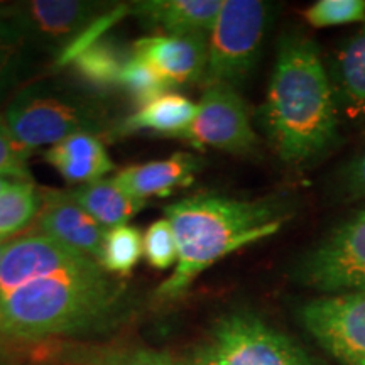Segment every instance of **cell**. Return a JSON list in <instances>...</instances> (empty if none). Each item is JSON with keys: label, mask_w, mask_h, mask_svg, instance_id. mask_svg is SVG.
Segmentation results:
<instances>
[{"label": "cell", "mask_w": 365, "mask_h": 365, "mask_svg": "<svg viewBox=\"0 0 365 365\" xmlns=\"http://www.w3.org/2000/svg\"><path fill=\"white\" fill-rule=\"evenodd\" d=\"M198 110V103L180 93H166L154 102L140 107L118 125L115 132L122 135L153 132V134L175 137L188 129Z\"/></svg>", "instance_id": "d6986e66"}, {"label": "cell", "mask_w": 365, "mask_h": 365, "mask_svg": "<svg viewBox=\"0 0 365 365\" xmlns=\"http://www.w3.org/2000/svg\"><path fill=\"white\" fill-rule=\"evenodd\" d=\"M340 191L349 202H365V145L340 171Z\"/></svg>", "instance_id": "4316f807"}, {"label": "cell", "mask_w": 365, "mask_h": 365, "mask_svg": "<svg viewBox=\"0 0 365 365\" xmlns=\"http://www.w3.org/2000/svg\"><path fill=\"white\" fill-rule=\"evenodd\" d=\"M100 264L43 234L7 242L0 259V301L29 282L61 272H80Z\"/></svg>", "instance_id": "30bf717a"}, {"label": "cell", "mask_w": 365, "mask_h": 365, "mask_svg": "<svg viewBox=\"0 0 365 365\" xmlns=\"http://www.w3.org/2000/svg\"><path fill=\"white\" fill-rule=\"evenodd\" d=\"M130 54L113 41L95 39L80 46L76 51L66 54L65 58L75 71L76 78L83 81L88 88L98 93H108L120 88L122 71Z\"/></svg>", "instance_id": "ac0fdd59"}, {"label": "cell", "mask_w": 365, "mask_h": 365, "mask_svg": "<svg viewBox=\"0 0 365 365\" xmlns=\"http://www.w3.org/2000/svg\"><path fill=\"white\" fill-rule=\"evenodd\" d=\"M202 354L215 365H322L289 336L247 312L218 319Z\"/></svg>", "instance_id": "8992f818"}, {"label": "cell", "mask_w": 365, "mask_h": 365, "mask_svg": "<svg viewBox=\"0 0 365 365\" xmlns=\"http://www.w3.org/2000/svg\"><path fill=\"white\" fill-rule=\"evenodd\" d=\"M122 296L124 286L102 266L44 277L0 301V335L43 340L90 330L117 313Z\"/></svg>", "instance_id": "3957f363"}, {"label": "cell", "mask_w": 365, "mask_h": 365, "mask_svg": "<svg viewBox=\"0 0 365 365\" xmlns=\"http://www.w3.org/2000/svg\"><path fill=\"white\" fill-rule=\"evenodd\" d=\"M173 85L154 70L145 59L132 51L127 59L120 78V90H124L137 107H144L163 95L171 93Z\"/></svg>", "instance_id": "603a6c76"}, {"label": "cell", "mask_w": 365, "mask_h": 365, "mask_svg": "<svg viewBox=\"0 0 365 365\" xmlns=\"http://www.w3.org/2000/svg\"><path fill=\"white\" fill-rule=\"evenodd\" d=\"M29 153L17 144L6 115L0 113V178H9L14 181H31V173L27 168Z\"/></svg>", "instance_id": "484cf974"}, {"label": "cell", "mask_w": 365, "mask_h": 365, "mask_svg": "<svg viewBox=\"0 0 365 365\" xmlns=\"http://www.w3.org/2000/svg\"><path fill=\"white\" fill-rule=\"evenodd\" d=\"M296 279L323 294L365 291V207L333 227L299 259Z\"/></svg>", "instance_id": "52a82bcc"}, {"label": "cell", "mask_w": 365, "mask_h": 365, "mask_svg": "<svg viewBox=\"0 0 365 365\" xmlns=\"http://www.w3.org/2000/svg\"><path fill=\"white\" fill-rule=\"evenodd\" d=\"M190 365H215V364H213L212 360L207 357V355H203L202 350H200V352L196 354V357L193 359V362H191Z\"/></svg>", "instance_id": "4dcf8cb0"}, {"label": "cell", "mask_w": 365, "mask_h": 365, "mask_svg": "<svg viewBox=\"0 0 365 365\" xmlns=\"http://www.w3.org/2000/svg\"><path fill=\"white\" fill-rule=\"evenodd\" d=\"M93 365H176L170 355L149 349L115 350L103 354Z\"/></svg>", "instance_id": "83f0119b"}, {"label": "cell", "mask_w": 365, "mask_h": 365, "mask_svg": "<svg viewBox=\"0 0 365 365\" xmlns=\"http://www.w3.org/2000/svg\"><path fill=\"white\" fill-rule=\"evenodd\" d=\"M223 0H145L132 4L135 16L161 27L166 34L208 36Z\"/></svg>", "instance_id": "2e32d148"}, {"label": "cell", "mask_w": 365, "mask_h": 365, "mask_svg": "<svg viewBox=\"0 0 365 365\" xmlns=\"http://www.w3.org/2000/svg\"><path fill=\"white\" fill-rule=\"evenodd\" d=\"M144 257L150 267L166 271L178 262L175 230L166 217L150 223L144 234Z\"/></svg>", "instance_id": "d4e9b609"}, {"label": "cell", "mask_w": 365, "mask_h": 365, "mask_svg": "<svg viewBox=\"0 0 365 365\" xmlns=\"http://www.w3.org/2000/svg\"><path fill=\"white\" fill-rule=\"evenodd\" d=\"M22 48L24 44L0 43V91L6 90L16 80L24 61Z\"/></svg>", "instance_id": "f1b7e54d"}, {"label": "cell", "mask_w": 365, "mask_h": 365, "mask_svg": "<svg viewBox=\"0 0 365 365\" xmlns=\"http://www.w3.org/2000/svg\"><path fill=\"white\" fill-rule=\"evenodd\" d=\"M6 245H7V242H0V259H2L4 250H6Z\"/></svg>", "instance_id": "d6a6232c"}, {"label": "cell", "mask_w": 365, "mask_h": 365, "mask_svg": "<svg viewBox=\"0 0 365 365\" xmlns=\"http://www.w3.org/2000/svg\"><path fill=\"white\" fill-rule=\"evenodd\" d=\"M303 17L317 29L365 24V0H318L304 9Z\"/></svg>", "instance_id": "cb8c5ba5"}, {"label": "cell", "mask_w": 365, "mask_h": 365, "mask_svg": "<svg viewBox=\"0 0 365 365\" xmlns=\"http://www.w3.org/2000/svg\"><path fill=\"white\" fill-rule=\"evenodd\" d=\"M108 12L107 4L85 0H31L12 4V17L22 41H33L43 46L76 43L85 36L91 24H97L100 16ZM65 49V48H63Z\"/></svg>", "instance_id": "8fae6325"}, {"label": "cell", "mask_w": 365, "mask_h": 365, "mask_svg": "<svg viewBox=\"0 0 365 365\" xmlns=\"http://www.w3.org/2000/svg\"><path fill=\"white\" fill-rule=\"evenodd\" d=\"M299 322L341 365H365V291L309 299Z\"/></svg>", "instance_id": "ba28073f"}, {"label": "cell", "mask_w": 365, "mask_h": 365, "mask_svg": "<svg viewBox=\"0 0 365 365\" xmlns=\"http://www.w3.org/2000/svg\"><path fill=\"white\" fill-rule=\"evenodd\" d=\"M132 51L173 86L203 81L208 61V36L156 34L137 39Z\"/></svg>", "instance_id": "4fadbf2b"}, {"label": "cell", "mask_w": 365, "mask_h": 365, "mask_svg": "<svg viewBox=\"0 0 365 365\" xmlns=\"http://www.w3.org/2000/svg\"><path fill=\"white\" fill-rule=\"evenodd\" d=\"M44 159L68 182L90 185L115 170L102 140L95 134H75L51 145Z\"/></svg>", "instance_id": "e0dca14e"}, {"label": "cell", "mask_w": 365, "mask_h": 365, "mask_svg": "<svg viewBox=\"0 0 365 365\" xmlns=\"http://www.w3.org/2000/svg\"><path fill=\"white\" fill-rule=\"evenodd\" d=\"M0 43L24 44L12 17V4L0 2Z\"/></svg>", "instance_id": "f546056e"}, {"label": "cell", "mask_w": 365, "mask_h": 365, "mask_svg": "<svg viewBox=\"0 0 365 365\" xmlns=\"http://www.w3.org/2000/svg\"><path fill=\"white\" fill-rule=\"evenodd\" d=\"M14 180H9V178H0V196H2L6 191L14 185Z\"/></svg>", "instance_id": "1f68e13d"}, {"label": "cell", "mask_w": 365, "mask_h": 365, "mask_svg": "<svg viewBox=\"0 0 365 365\" xmlns=\"http://www.w3.org/2000/svg\"><path fill=\"white\" fill-rule=\"evenodd\" d=\"M164 213L175 230L178 262L158 294L176 299L220 259L276 234L289 217V208L279 198L196 195L168 205Z\"/></svg>", "instance_id": "7a4b0ae2"}, {"label": "cell", "mask_w": 365, "mask_h": 365, "mask_svg": "<svg viewBox=\"0 0 365 365\" xmlns=\"http://www.w3.org/2000/svg\"><path fill=\"white\" fill-rule=\"evenodd\" d=\"M196 149H218L232 154L254 153L259 145L245 100L234 86H207L188 129L178 135Z\"/></svg>", "instance_id": "9c48e42d"}, {"label": "cell", "mask_w": 365, "mask_h": 365, "mask_svg": "<svg viewBox=\"0 0 365 365\" xmlns=\"http://www.w3.org/2000/svg\"><path fill=\"white\" fill-rule=\"evenodd\" d=\"M202 170V159L190 153H175L159 161L129 166L115 175V181L127 193L139 200L153 196L166 198L178 190L186 188Z\"/></svg>", "instance_id": "9a60e30c"}, {"label": "cell", "mask_w": 365, "mask_h": 365, "mask_svg": "<svg viewBox=\"0 0 365 365\" xmlns=\"http://www.w3.org/2000/svg\"><path fill=\"white\" fill-rule=\"evenodd\" d=\"M328 76L340 117L365 124V24L333 53Z\"/></svg>", "instance_id": "5bb4252c"}, {"label": "cell", "mask_w": 365, "mask_h": 365, "mask_svg": "<svg viewBox=\"0 0 365 365\" xmlns=\"http://www.w3.org/2000/svg\"><path fill=\"white\" fill-rule=\"evenodd\" d=\"M271 4L261 0H223L208 34V61L203 85L237 88L257 65L271 22Z\"/></svg>", "instance_id": "5b68a950"}, {"label": "cell", "mask_w": 365, "mask_h": 365, "mask_svg": "<svg viewBox=\"0 0 365 365\" xmlns=\"http://www.w3.org/2000/svg\"><path fill=\"white\" fill-rule=\"evenodd\" d=\"M38 225L43 235L100 264L107 228L81 208L70 193L48 191L43 196Z\"/></svg>", "instance_id": "7c38bea8"}, {"label": "cell", "mask_w": 365, "mask_h": 365, "mask_svg": "<svg viewBox=\"0 0 365 365\" xmlns=\"http://www.w3.org/2000/svg\"><path fill=\"white\" fill-rule=\"evenodd\" d=\"M43 195L31 181H16L0 196V242L16 235L39 215Z\"/></svg>", "instance_id": "44dd1931"}, {"label": "cell", "mask_w": 365, "mask_h": 365, "mask_svg": "<svg viewBox=\"0 0 365 365\" xmlns=\"http://www.w3.org/2000/svg\"><path fill=\"white\" fill-rule=\"evenodd\" d=\"M259 122L277 158L296 166L327 153L339 139L340 113L328 68L307 36L286 34L277 44Z\"/></svg>", "instance_id": "6da1fadb"}, {"label": "cell", "mask_w": 365, "mask_h": 365, "mask_svg": "<svg viewBox=\"0 0 365 365\" xmlns=\"http://www.w3.org/2000/svg\"><path fill=\"white\" fill-rule=\"evenodd\" d=\"M6 120L17 144L31 154L75 134H95L102 125V112L70 91L27 86L7 107Z\"/></svg>", "instance_id": "277c9868"}, {"label": "cell", "mask_w": 365, "mask_h": 365, "mask_svg": "<svg viewBox=\"0 0 365 365\" xmlns=\"http://www.w3.org/2000/svg\"><path fill=\"white\" fill-rule=\"evenodd\" d=\"M144 255V235L134 225L108 228L105 235L100 266L107 272L129 276Z\"/></svg>", "instance_id": "7402d4cb"}, {"label": "cell", "mask_w": 365, "mask_h": 365, "mask_svg": "<svg viewBox=\"0 0 365 365\" xmlns=\"http://www.w3.org/2000/svg\"><path fill=\"white\" fill-rule=\"evenodd\" d=\"M71 198L85 208L100 225L108 228L125 225L145 207L144 200L135 198L112 180H98L70 191Z\"/></svg>", "instance_id": "ffe728a7"}]
</instances>
